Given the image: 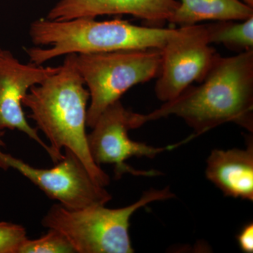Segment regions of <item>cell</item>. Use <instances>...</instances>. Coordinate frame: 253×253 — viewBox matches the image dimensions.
Returning a JSON list of instances; mask_svg holds the SVG:
<instances>
[{"label": "cell", "instance_id": "1", "mask_svg": "<svg viewBox=\"0 0 253 253\" xmlns=\"http://www.w3.org/2000/svg\"><path fill=\"white\" fill-rule=\"evenodd\" d=\"M176 116L199 136L226 123L253 131V49L235 56L218 54L199 85L191 84L175 99L149 114L137 113L139 127Z\"/></svg>", "mask_w": 253, "mask_h": 253}, {"label": "cell", "instance_id": "2", "mask_svg": "<svg viewBox=\"0 0 253 253\" xmlns=\"http://www.w3.org/2000/svg\"><path fill=\"white\" fill-rule=\"evenodd\" d=\"M76 55H66L57 73L32 86L22 105L31 110L29 118L49 140L53 162L62 159L61 149L70 150L94 180L105 187L109 184V176L93 161L88 147L86 106L89 93L76 66Z\"/></svg>", "mask_w": 253, "mask_h": 253}, {"label": "cell", "instance_id": "3", "mask_svg": "<svg viewBox=\"0 0 253 253\" xmlns=\"http://www.w3.org/2000/svg\"><path fill=\"white\" fill-rule=\"evenodd\" d=\"M174 28L139 26L121 19L98 21L94 18L69 21L41 19L31 23L30 36L36 45L26 49L33 64L69 54L120 50L162 49Z\"/></svg>", "mask_w": 253, "mask_h": 253}, {"label": "cell", "instance_id": "4", "mask_svg": "<svg viewBox=\"0 0 253 253\" xmlns=\"http://www.w3.org/2000/svg\"><path fill=\"white\" fill-rule=\"evenodd\" d=\"M169 188L151 189L130 206L110 209L94 205L71 210L54 204L46 212L42 224L60 231L77 253H132L129 221L137 210L154 201L173 199Z\"/></svg>", "mask_w": 253, "mask_h": 253}, {"label": "cell", "instance_id": "5", "mask_svg": "<svg viewBox=\"0 0 253 253\" xmlns=\"http://www.w3.org/2000/svg\"><path fill=\"white\" fill-rule=\"evenodd\" d=\"M76 61L89 91L86 126L92 128L101 113L130 88L158 77L162 53L156 48L86 53L77 54Z\"/></svg>", "mask_w": 253, "mask_h": 253}, {"label": "cell", "instance_id": "6", "mask_svg": "<svg viewBox=\"0 0 253 253\" xmlns=\"http://www.w3.org/2000/svg\"><path fill=\"white\" fill-rule=\"evenodd\" d=\"M162 63L155 93L163 102L175 99L193 83L204 81L217 58L205 25L174 28L161 49Z\"/></svg>", "mask_w": 253, "mask_h": 253}, {"label": "cell", "instance_id": "7", "mask_svg": "<svg viewBox=\"0 0 253 253\" xmlns=\"http://www.w3.org/2000/svg\"><path fill=\"white\" fill-rule=\"evenodd\" d=\"M4 146L0 139V148ZM55 167L40 169L0 150V168H14L49 197L68 209L106 205L111 195L94 180L80 158L68 149Z\"/></svg>", "mask_w": 253, "mask_h": 253}, {"label": "cell", "instance_id": "8", "mask_svg": "<svg viewBox=\"0 0 253 253\" xmlns=\"http://www.w3.org/2000/svg\"><path fill=\"white\" fill-rule=\"evenodd\" d=\"M138 128L136 113L126 109L121 101L109 106L87 134V144L93 161L98 166L111 164L114 166L116 178L126 173L135 176L160 175L158 171L137 170L126 164V161L132 157L154 158L161 153L170 151L197 136L193 134L180 143L157 148L145 143L131 140L128 131Z\"/></svg>", "mask_w": 253, "mask_h": 253}, {"label": "cell", "instance_id": "9", "mask_svg": "<svg viewBox=\"0 0 253 253\" xmlns=\"http://www.w3.org/2000/svg\"><path fill=\"white\" fill-rule=\"evenodd\" d=\"M59 67H42L20 62L9 51L0 48V129H17L41 145L51 158L52 152L32 127L23 111L22 100L32 86L41 84L59 71Z\"/></svg>", "mask_w": 253, "mask_h": 253}, {"label": "cell", "instance_id": "10", "mask_svg": "<svg viewBox=\"0 0 253 253\" xmlns=\"http://www.w3.org/2000/svg\"><path fill=\"white\" fill-rule=\"evenodd\" d=\"M176 0H60L46 19L69 21L104 15H130L151 27L162 28L179 7Z\"/></svg>", "mask_w": 253, "mask_h": 253}, {"label": "cell", "instance_id": "11", "mask_svg": "<svg viewBox=\"0 0 253 253\" xmlns=\"http://www.w3.org/2000/svg\"><path fill=\"white\" fill-rule=\"evenodd\" d=\"M207 179L224 196L253 201V144L247 149H214L207 160Z\"/></svg>", "mask_w": 253, "mask_h": 253}, {"label": "cell", "instance_id": "12", "mask_svg": "<svg viewBox=\"0 0 253 253\" xmlns=\"http://www.w3.org/2000/svg\"><path fill=\"white\" fill-rule=\"evenodd\" d=\"M169 23L179 26L204 21H244L253 16V7L241 0H179Z\"/></svg>", "mask_w": 253, "mask_h": 253}, {"label": "cell", "instance_id": "13", "mask_svg": "<svg viewBox=\"0 0 253 253\" xmlns=\"http://www.w3.org/2000/svg\"><path fill=\"white\" fill-rule=\"evenodd\" d=\"M211 44H222L238 54L253 49V16L244 21H221L205 25Z\"/></svg>", "mask_w": 253, "mask_h": 253}, {"label": "cell", "instance_id": "14", "mask_svg": "<svg viewBox=\"0 0 253 253\" xmlns=\"http://www.w3.org/2000/svg\"><path fill=\"white\" fill-rule=\"evenodd\" d=\"M76 253L68 239L60 231L49 229L39 239L28 238L20 247L18 253Z\"/></svg>", "mask_w": 253, "mask_h": 253}, {"label": "cell", "instance_id": "15", "mask_svg": "<svg viewBox=\"0 0 253 253\" xmlns=\"http://www.w3.org/2000/svg\"><path fill=\"white\" fill-rule=\"evenodd\" d=\"M26 239V229L23 226L0 221V253H18Z\"/></svg>", "mask_w": 253, "mask_h": 253}, {"label": "cell", "instance_id": "16", "mask_svg": "<svg viewBox=\"0 0 253 253\" xmlns=\"http://www.w3.org/2000/svg\"><path fill=\"white\" fill-rule=\"evenodd\" d=\"M240 249L246 253H253V224L252 222L246 224L242 228L237 237Z\"/></svg>", "mask_w": 253, "mask_h": 253}, {"label": "cell", "instance_id": "17", "mask_svg": "<svg viewBox=\"0 0 253 253\" xmlns=\"http://www.w3.org/2000/svg\"><path fill=\"white\" fill-rule=\"evenodd\" d=\"M241 1H243L245 4L251 6V7H253V0H241Z\"/></svg>", "mask_w": 253, "mask_h": 253}]
</instances>
